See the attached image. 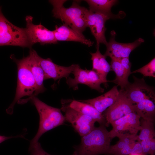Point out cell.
Returning a JSON list of instances; mask_svg holds the SVG:
<instances>
[{"label": "cell", "mask_w": 155, "mask_h": 155, "mask_svg": "<svg viewBox=\"0 0 155 155\" xmlns=\"http://www.w3.org/2000/svg\"><path fill=\"white\" fill-rule=\"evenodd\" d=\"M112 139L104 125L95 127L82 137L80 144L73 146L75 155H99L107 154Z\"/></svg>", "instance_id": "6da1fadb"}, {"label": "cell", "mask_w": 155, "mask_h": 155, "mask_svg": "<svg viewBox=\"0 0 155 155\" xmlns=\"http://www.w3.org/2000/svg\"><path fill=\"white\" fill-rule=\"evenodd\" d=\"M39 116V124L37 132L31 140L30 146L38 142L46 132L63 124L65 121L61 108L52 107L42 102L36 97L31 100Z\"/></svg>", "instance_id": "7a4b0ae2"}, {"label": "cell", "mask_w": 155, "mask_h": 155, "mask_svg": "<svg viewBox=\"0 0 155 155\" xmlns=\"http://www.w3.org/2000/svg\"><path fill=\"white\" fill-rule=\"evenodd\" d=\"M66 0H50L53 5V16L59 19L71 28L82 33L87 27L85 18L86 8L81 6L78 1H74L68 8L63 6Z\"/></svg>", "instance_id": "3957f363"}, {"label": "cell", "mask_w": 155, "mask_h": 155, "mask_svg": "<svg viewBox=\"0 0 155 155\" xmlns=\"http://www.w3.org/2000/svg\"><path fill=\"white\" fill-rule=\"evenodd\" d=\"M11 58L14 61L17 66L18 77L17 86L15 96L13 101L6 109L7 113L12 114L15 104L22 98L31 97L36 88L35 82L28 65V56L24 57L20 59L16 58L13 55Z\"/></svg>", "instance_id": "277c9868"}, {"label": "cell", "mask_w": 155, "mask_h": 155, "mask_svg": "<svg viewBox=\"0 0 155 155\" xmlns=\"http://www.w3.org/2000/svg\"><path fill=\"white\" fill-rule=\"evenodd\" d=\"M13 46L31 48L25 28L17 27L4 16L0 7V46Z\"/></svg>", "instance_id": "5b68a950"}, {"label": "cell", "mask_w": 155, "mask_h": 155, "mask_svg": "<svg viewBox=\"0 0 155 155\" xmlns=\"http://www.w3.org/2000/svg\"><path fill=\"white\" fill-rule=\"evenodd\" d=\"M70 100L61 101V111L64 113L65 121L70 123L81 137L90 132L95 127V122L90 117L71 108Z\"/></svg>", "instance_id": "8992f818"}, {"label": "cell", "mask_w": 155, "mask_h": 155, "mask_svg": "<svg viewBox=\"0 0 155 155\" xmlns=\"http://www.w3.org/2000/svg\"><path fill=\"white\" fill-rule=\"evenodd\" d=\"M120 13L108 14L92 12L87 8L85 11V18L87 27H89L96 42V48H99L100 43L106 45L107 43L105 33L106 28L105 25L106 21L111 18L121 17Z\"/></svg>", "instance_id": "52a82bcc"}, {"label": "cell", "mask_w": 155, "mask_h": 155, "mask_svg": "<svg viewBox=\"0 0 155 155\" xmlns=\"http://www.w3.org/2000/svg\"><path fill=\"white\" fill-rule=\"evenodd\" d=\"M72 73L74 75V78L68 77L66 79V83L69 88L75 90L78 89L79 84H82L100 92H104V89L100 86L103 82L98 75L95 71L82 69L79 65L76 64Z\"/></svg>", "instance_id": "ba28073f"}, {"label": "cell", "mask_w": 155, "mask_h": 155, "mask_svg": "<svg viewBox=\"0 0 155 155\" xmlns=\"http://www.w3.org/2000/svg\"><path fill=\"white\" fill-rule=\"evenodd\" d=\"M134 106L127 96L124 90L121 89L115 102L103 114L106 121V126L131 113H135Z\"/></svg>", "instance_id": "9c48e42d"}, {"label": "cell", "mask_w": 155, "mask_h": 155, "mask_svg": "<svg viewBox=\"0 0 155 155\" xmlns=\"http://www.w3.org/2000/svg\"><path fill=\"white\" fill-rule=\"evenodd\" d=\"M32 20L33 17L30 16H27L25 18L26 27L25 28L32 46L37 43L42 45L57 43L53 31L48 30L40 23L34 24Z\"/></svg>", "instance_id": "30bf717a"}, {"label": "cell", "mask_w": 155, "mask_h": 155, "mask_svg": "<svg viewBox=\"0 0 155 155\" xmlns=\"http://www.w3.org/2000/svg\"><path fill=\"white\" fill-rule=\"evenodd\" d=\"M140 118L132 112L115 121L111 124L112 129L109 131L110 137L112 139L120 134L137 135L140 129Z\"/></svg>", "instance_id": "8fae6325"}, {"label": "cell", "mask_w": 155, "mask_h": 155, "mask_svg": "<svg viewBox=\"0 0 155 155\" xmlns=\"http://www.w3.org/2000/svg\"><path fill=\"white\" fill-rule=\"evenodd\" d=\"M134 82L130 83L124 90L130 101L134 105L145 99L155 101V94L153 89L148 86L143 78L138 79L133 76Z\"/></svg>", "instance_id": "7c38bea8"}, {"label": "cell", "mask_w": 155, "mask_h": 155, "mask_svg": "<svg viewBox=\"0 0 155 155\" xmlns=\"http://www.w3.org/2000/svg\"><path fill=\"white\" fill-rule=\"evenodd\" d=\"M110 40L106 46V51L104 55L106 58L110 57L111 58L119 59L124 57H129L131 52L141 43L144 40L139 38L133 42L123 43L117 42L115 40L116 33L114 31L111 32Z\"/></svg>", "instance_id": "4fadbf2b"}, {"label": "cell", "mask_w": 155, "mask_h": 155, "mask_svg": "<svg viewBox=\"0 0 155 155\" xmlns=\"http://www.w3.org/2000/svg\"><path fill=\"white\" fill-rule=\"evenodd\" d=\"M37 58L44 74V80L53 79L55 81L63 78L67 79L74 70L76 64L69 66L57 65L50 58H43L38 55Z\"/></svg>", "instance_id": "5bb4252c"}, {"label": "cell", "mask_w": 155, "mask_h": 155, "mask_svg": "<svg viewBox=\"0 0 155 155\" xmlns=\"http://www.w3.org/2000/svg\"><path fill=\"white\" fill-rule=\"evenodd\" d=\"M38 55L35 50L31 48L30 49L28 55V65L35 82L36 88L31 97L22 100V104L26 103L33 97H36L39 94L44 92L46 89L44 85V73L37 59Z\"/></svg>", "instance_id": "9a60e30c"}, {"label": "cell", "mask_w": 155, "mask_h": 155, "mask_svg": "<svg viewBox=\"0 0 155 155\" xmlns=\"http://www.w3.org/2000/svg\"><path fill=\"white\" fill-rule=\"evenodd\" d=\"M55 38L58 41H72L80 42L90 46L93 44L94 42L86 38L82 33L70 27L63 24L59 26H55L53 30Z\"/></svg>", "instance_id": "2e32d148"}, {"label": "cell", "mask_w": 155, "mask_h": 155, "mask_svg": "<svg viewBox=\"0 0 155 155\" xmlns=\"http://www.w3.org/2000/svg\"><path fill=\"white\" fill-rule=\"evenodd\" d=\"M119 93L117 86H115L106 92L96 98L80 100L91 105L98 111L102 113L115 102Z\"/></svg>", "instance_id": "e0dca14e"}, {"label": "cell", "mask_w": 155, "mask_h": 155, "mask_svg": "<svg viewBox=\"0 0 155 155\" xmlns=\"http://www.w3.org/2000/svg\"><path fill=\"white\" fill-rule=\"evenodd\" d=\"M69 106L74 109L91 118L100 125L106 126V121L103 115L91 105L80 100H70Z\"/></svg>", "instance_id": "ac0fdd59"}, {"label": "cell", "mask_w": 155, "mask_h": 155, "mask_svg": "<svg viewBox=\"0 0 155 155\" xmlns=\"http://www.w3.org/2000/svg\"><path fill=\"white\" fill-rule=\"evenodd\" d=\"M95 53H90L92 61V70L96 71L100 76L103 84L107 86L106 76L111 70L110 65L106 60V57L100 52L99 48H97Z\"/></svg>", "instance_id": "d6986e66"}, {"label": "cell", "mask_w": 155, "mask_h": 155, "mask_svg": "<svg viewBox=\"0 0 155 155\" xmlns=\"http://www.w3.org/2000/svg\"><path fill=\"white\" fill-rule=\"evenodd\" d=\"M154 101L151 99H145L134 105L135 113L142 119L154 123L155 106Z\"/></svg>", "instance_id": "ffe728a7"}, {"label": "cell", "mask_w": 155, "mask_h": 155, "mask_svg": "<svg viewBox=\"0 0 155 155\" xmlns=\"http://www.w3.org/2000/svg\"><path fill=\"white\" fill-rule=\"evenodd\" d=\"M110 67L111 70L114 71L116 74L115 80L109 81L119 86L121 89H124L130 83L128 78L130 75L125 70L118 59L111 58Z\"/></svg>", "instance_id": "44dd1931"}, {"label": "cell", "mask_w": 155, "mask_h": 155, "mask_svg": "<svg viewBox=\"0 0 155 155\" xmlns=\"http://www.w3.org/2000/svg\"><path fill=\"white\" fill-rule=\"evenodd\" d=\"M137 135L128 134H118L117 136L119 140L113 145H110L106 155H117L123 148L135 144L137 140Z\"/></svg>", "instance_id": "7402d4cb"}, {"label": "cell", "mask_w": 155, "mask_h": 155, "mask_svg": "<svg viewBox=\"0 0 155 155\" xmlns=\"http://www.w3.org/2000/svg\"><path fill=\"white\" fill-rule=\"evenodd\" d=\"M89 6V10L92 12L110 14L112 7L117 1L115 0H85Z\"/></svg>", "instance_id": "603a6c76"}, {"label": "cell", "mask_w": 155, "mask_h": 155, "mask_svg": "<svg viewBox=\"0 0 155 155\" xmlns=\"http://www.w3.org/2000/svg\"><path fill=\"white\" fill-rule=\"evenodd\" d=\"M140 131L137 135V141L140 142L144 140L154 138L155 131L154 123L142 119L140 120Z\"/></svg>", "instance_id": "cb8c5ba5"}, {"label": "cell", "mask_w": 155, "mask_h": 155, "mask_svg": "<svg viewBox=\"0 0 155 155\" xmlns=\"http://www.w3.org/2000/svg\"><path fill=\"white\" fill-rule=\"evenodd\" d=\"M139 73L145 77H155V58H154L148 63L142 67L136 70L132 73Z\"/></svg>", "instance_id": "d4e9b609"}, {"label": "cell", "mask_w": 155, "mask_h": 155, "mask_svg": "<svg viewBox=\"0 0 155 155\" xmlns=\"http://www.w3.org/2000/svg\"><path fill=\"white\" fill-rule=\"evenodd\" d=\"M29 151L31 155H51L42 149L40 144L38 142L33 145L30 146ZM71 155L75 154L73 153Z\"/></svg>", "instance_id": "484cf974"}, {"label": "cell", "mask_w": 155, "mask_h": 155, "mask_svg": "<svg viewBox=\"0 0 155 155\" xmlns=\"http://www.w3.org/2000/svg\"><path fill=\"white\" fill-rule=\"evenodd\" d=\"M150 139L144 140L140 142L142 148V154L144 155L150 154Z\"/></svg>", "instance_id": "4316f807"}, {"label": "cell", "mask_w": 155, "mask_h": 155, "mask_svg": "<svg viewBox=\"0 0 155 155\" xmlns=\"http://www.w3.org/2000/svg\"><path fill=\"white\" fill-rule=\"evenodd\" d=\"M118 59L126 71L130 75L131 73V63L129 61V57L122 58Z\"/></svg>", "instance_id": "83f0119b"}, {"label": "cell", "mask_w": 155, "mask_h": 155, "mask_svg": "<svg viewBox=\"0 0 155 155\" xmlns=\"http://www.w3.org/2000/svg\"><path fill=\"white\" fill-rule=\"evenodd\" d=\"M150 155H154L155 153V139L154 138L150 139Z\"/></svg>", "instance_id": "f1b7e54d"}, {"label": "cell", "mask_w": 155, "mask_h": 155, "mask_svg": "<svg viewBox=\"0 0 155 155\" xmlns=\"http://www.w3.org/2000/svg\"><path fill=\"white\" fill-rule=\"evenodd\" d=\"M18 137H22V138H24V136L22 135H18L14 136H6L3 135H0V144L3 142L4 141L9 139Z\"/></svg>", "instance_id": "f546056e"}, {"label": "cell", "mask_w": 155, "mask_h": 155, "mask_svg": "<svg viewBox=\"0 0 155 155\" xmlns=\"http://www.w3.org/2000/svg\"><path fill=\"white\" fill-rule=\"evenodd\" d=\"M129 155H144L142 154H130Z\"/></svg>", "instance_id": "4dcf8cb0"}]
</instances>
